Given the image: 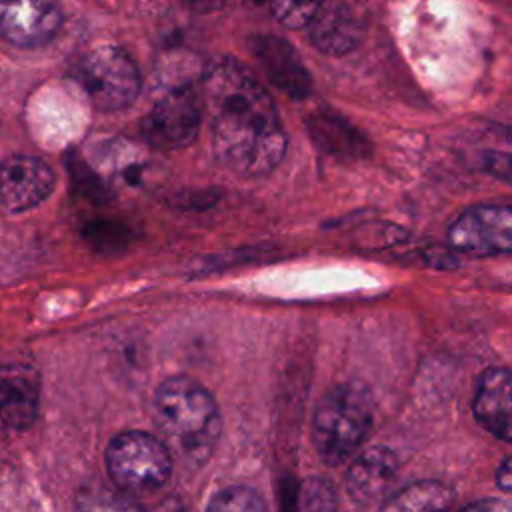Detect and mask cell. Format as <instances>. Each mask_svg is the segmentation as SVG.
Listing matches in <instances>:
<instances>
[{
  "label": "cell",
  "instance_id": "1",
  "mask_svg": "<svg viewBox=\"0 0 512 512\" xmlns=\"http://www.w3.org/2000/svg\"><path fill=\"white\" fill-rule=\"evenodd\" d=\"M200 98L220 164L244 178H258L282 162L288 142L278 110L238 60L222 56L210 62Z\"/></svg>",
  "mask_w": 512,
  "mask_h": 512
},
{
  "label": "cell",
  "instance_id": "2",
  "mask_svg": "<svg viewBox=\"0 0 512 512\" xmlns=\"http://www.w3.org/2000/svg\"><path fill=\"white\" fill-rule=\"evenodd\" d=\"M152 416L172 456L190 466L210 458L222 420L214 396L202 384L188 376L164 380L154 392Z\"/></svg>",
  "mask_w": 512,
  "mask_h": 512
},
{
  "label": "cell",
  "instance_id": "3",
  "mask_svg": "<svg viewBox=\"0 0 512 512\" xmlns=\"http://www.w3.org/2000/svg\"><path fill=\"white\" fill-rule=\"evenodd\" d=\"M374 424V400L360 382L336 384L318 400L312 416V444L318 456L338 466L362 446Z\"/></svg>",
  "mask_w": 512,
  "mask_h": 512
},
{
  "label": "cell",
  "instance_id": "4",
  "mask_svg": "<svg viewBox=\"0 0 512 512\" xmlns=\"http://www.w3.org/2000/svg\"><path fill=\"white\" fill-rule=\"evenodd\" d=\"M72 76L88 100L104 112L132 106L142 84L134 58L124 48L112 44L84 52L72 66Z\"/></svg>",
  "mask_w": 512,
  "mask_h": 512
},
{
  "label": "cell",
  "instance_id": "5",
  "mask_svg": "<svg viewBox=\"0 0 512 512\" xmlns=\"http://www.w3.org/2000/svg\"><path fill=\"white\" fill-rule=\"evenodd\" d=\"M106 468L120 490L144 494L160 488L170 478L172 452L154 434L126 430L110 440Z\"/></svg>",
  "mask_w": 512,
  "mask_h": 512
},
{
  "label": "cell",
  "instance_id": "6",
  "mask_svg": "<svg viewBox=\"0 0 512 512\" xmlns=\"http://www.w3.org/2000/svg\"><path fill=\"white\" fill-rule=\"evenodd\" d=\"M202 122V98L192 86H176L160 96L140 122L144 140L156 150L188 146Z\"/></svg>",
  "mask_w": 512,
  "mask_h": 512
},
{
  "label": "cell",
  "instance_id": "7",
  "mask_svg": "<svg viewBox=\"0 0 512 512\" xmlns=\"http://www.w3.org/2000/svg\"><path fill=\"white\" fill-rule=\"evenodd\" d=\"M450 244L472 256L512 252V208L478 204L466 208L448 230Z\"/></svg>",
  "mask_w": 512,
  "mask_h": 512
},
{
  "label": "cell",
  "instance_id": "8",
  "mask_svg": "<svg viewBox=\"0 0 512 512\" xmlns=\"http://www.w3.org/2000/svg\"><path fill=\"white\" fill-rule=\"evenodd\" d=\"M312 44L328 56L352 52L364 38L368 10L364 0H322L310 20Z\"/></svg>",
  "mask_w": 512,
  "mask_h": 512
},
{
  "label": "cell",
  "instance_id": "9",
  "mask_svg": "<svg viewBox=\"0 0 512 512\" xmlns=\"http://www.w3.org/2000/svg\"><path fill=\"white\" fill-rule=\"evenodd\" d=\"M52 168L38 156L12 154L0 162V212L20 214L42 200L54 188Z\"/></svg>",
  "mask_w": 512,
  "mask_h": 512
},
{
  "label": "cell",
  "instance_id": "10",
  "mask_svg": "<svg viewBox=\"0 0 512 512\" xmlns=\"http://www.w3.org/2000/svg\"><path fill=\"white\" fill-rule=\"evenodd\" d=\"M62 26L58 0H0V38L20 48L48 44Z\"/></svg>",
  "mask_w": 512,
  "mask_h": 512
},
{
  "label": "cell",
  "instance_id": "11",
  "mask_svg": "<svg viewBox=\"0 0 512 512\" xmlns=\"http://www.w3.org/2000/svg\"><path fill=\"white\" fill-rule=\"evenodd\" d=\"M252 52L276 88L296 100H302L310 94L312 78L300 54L286 38L274 34H258L252 38Z\"/></svg>",
  "mask_w": 512,
  "mask_h": 512
},
{
  "label": "cell",
  "instance_id": "12",
  "mask_svg": "<svg viewBox=\"0 0 512 512\" xmlns=\"http://www.w3.org/2000/svg\"><path fill=\"white\" fill-rule=\"evenodd\" d=\"M40 378L28 364L0 366V428H26L38 412Z\"/></svg>",
  "mask_w": 512,
  "mask_h": 512
},
{
  "label": "cell",
  "instance_id": "13",
  "mask_svg": "<svg viewBox=\"0 0 512 512\" xmlns=\"http://www.w3.org/2000/svg\"><path fill=\"white\" fill-rule=\"evenodd\" d=\"M474 418L500 440L512 442V372L488 368L476 386L472 400Z\"/></svg>",
  "mask_w": 512,
  "mask_h": 512
},
{
  "label": "cell",
  "instance_id": "14",
  "mask_svg": "<svg viewBox=\"0 0 512 512\" xmlns=\"http://www.w3.org/2000/svg\"><path fill=\"white\" fill-rule=\"evenodd\" d=\"M398 472L396 454L386 446H370L348 468L344 488L352 502L370 506L392 486Z\"/></svg>",
  "mask_w": 512,
  "mask_h": 512
},
{
  "label": "cell",
  "instance_id": "15",
  "mask_svg": "<svg viewBox=\"0 0 512 512\" xmlns=\"http://www.w3.org/2000/svg\"><path fill=\"white\" fill-rule=\"evenodd\" d=\"M308 126L314 142L332 156L360 158L368 148V140L354 126L330 112L314 114Z\"/></svg>",
  "mask_w": 512,
  "mask_h": 512
},
{
  "label": "cell",
  "instance_id": "16",
  "mask_svg": "<svg viewBox=\"0 0 512 512\" xmlns=\"http://www.w3.org/2000/svg\"><path fill=\"white\" fill-rule=\"evenodd\" d=\"M452 490L436 480H420L398 490L386 500L380 512H448L452 508Z\"/></svg>",
  "mask_w": 512,
  "mask_h": 512
},
{
  "label": "cell",
  "instance_id": "17",
  "mask_svg": "<svg viewBox=\"0 0 512 512\" xmlns=\"http://www.w3.org/2000/svg\"><path fill=\"white\" fill-rule=\"evenodd\" d=\"M290 512H338V500L322 478H304L294 490Z\"/></svg>",
  "mask_w": 512,
  "mask_h": 512
},
{
  "label": "cell",
  "instance_id": "18",
  "mask_svg": "<svg viewBox=\"0 0 512 512\" xmlns=\"http://www.w3.org/2000/svg\"><path fill=\"white\" fill-rule=\"evenodd\" d=\"M206 512H268V506L254 488L228 486L210 500Z\"/></svg>",
  "mask_w": 512,
  "mask_h": 512
},
{
  "label": "cell",
  "instance_id": "19",
  "mask_svg": "<svg viewBox=\"0 0 512 512\" xmlns=\"http://www.w3.org/2000/svg\"><path fill=\"white\" fill-rule=\"evenodd\" d=\"M74 512H144L138 504L130 502L124 494L110 490H86L78 496Z\"/></svg>",
  "mask_w": 512,
  "mask_h": 512
},
{
  "label": "cell",
  "instance_id": "20",
  "mask_svg": "<svg viewBox=\"0 0 512 512\" xmlns=\"http://www.w3.org/2000/svg\"><path fill=\"white\" fill-rule=\"evenodd\" d=\"M276 20L292 30L304 28L314 18L322 0H268Z\"/></svg>",
  "mask_w": 512,
  "mask_h": 512
},
{
  "label": "cell",
  "instance_id": "21",
  "mask_svg": "<svg viewBox=\"0 0 512 512\" xmlns=\"http://www.w3.org/2000/svg\"><path fill=\"white\" fill-rule=\"evenodd\" d=\"M476 168L512 184V154L510 152H500V150H482L474 158Z\"/></svg>",
  "mask_w": 512,
  "mask_h": 512
},
{
  "label": "cell",
  "instance_id": "22",
  "mask_svg": "<svg viewBox=\"0 0 512 512\" xmlns=\"http://www.w3.org/2000/svg\"><path fill=\"white\" fill-rule=\"evenodd\" d=\"M496 484L500 490L512 494V456H508L496 470Z\"/></svg>",
  "mask_w": 512,
  "mask_h": 512
},
{
  "label": "cell",
  "instance_id": "23",
  "mask_svg": "<svg viewBox=\"0 0 512 512\" xmlns=\"http://www.w3.org/2000/svg\"><path fill=\"white\" fill-rule=\"evenodd\" d=\"M186 8L200 12V14H208V12H216L220 8L226 6L228 0H180Z\"/></svg>",
  "mask_w": 512,
  "mask_h": 512
},
{
  "label": "cell",
  "instance_id": "24",
  "mask_svg": "<svg viewBox=\"0 0 512 512\" xmlns=\"http://www.w3.org/2000/svg\"><path fill=\"white\" fill-rule=\"evenodd\" d=\"M462 512H512V506L500 500H480L476 504H470Z\"/></svg>",
  "mask_w": 512,
  "mask_h": 512
},
{
  "label": "cell",
  "instance_id": "25",
  "mask_svg": "<svg viewBox=\"0 0 512 512\" xmlns=\"http://www.w3.org/2000/svg\"><path fill=\"white\" fill-rule=\"evenodd\" d=\"M504 132H506V138L512 142V124H510V126H506V130H504Z\"/></svg>",
  "mask_w": 512,
  "mask_h": 512
},
{
  "label": "cell",
  "instance_id": "26",
  "mask_svg": "<svg viewBox=\"0 0 512 512\" xmlns=\"http://www.w3.org/2000/svg\"><path fill=\"white\" fill-rule=\"evenodd\" d=\"M256 2H262V0H256Z\"/></svg>",
  "mask_w": 512,
  "mask_h": 512
}]
</instances>
